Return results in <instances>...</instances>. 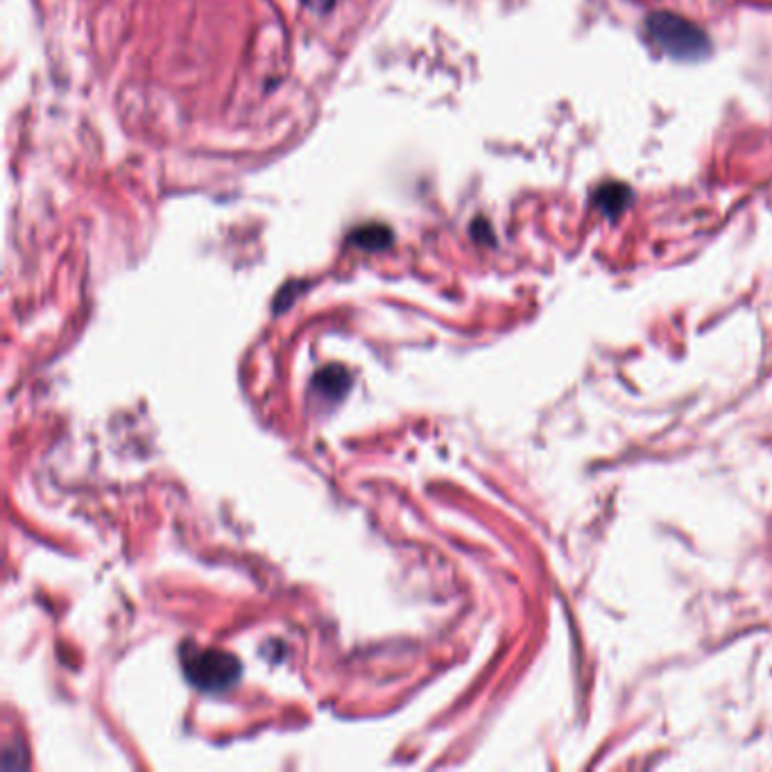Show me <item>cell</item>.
Returning <instances> with one entry per match:
<instances>
[{
    "label": "cell",
    "instance_id": "6da1fadb",
    "mask_svg": "<svg viewBox=\"0 0 772 772\" xmlns=\"http://www.w3.org/2000/svg\"><path fill=\"white\" fill-rule=\"evenodd\" d=\"M648 39L666 55L680 61H697L712 53L705 32L684 16L671 12H655L646 19Z\"/></svg>",
    "mask_w": 772,
    "mask_h": 772
},
{
    "label": "cell",
    "instance_id": "7a4b0ae2",
    "mask_svg": "<svg viewBox=\"0 0 772 772\" xmlns=\"http://www.w3.org/2000/svg\"><path fill=\"white\" fill-rule=\"evenodd\" d=\"M186 678L202 691H223L240 678V661L227 650H202L186 659Z\"/></svg>",
    "mask_w": 772,
    "mask_h": 772
},
{
    "label": "cell",
    "instance_id": "3957f363",
    "mask_svg": "<svg viewBox=\"0 0 772 772\" xmlns=\"http://www.w3.org/2000/svg\"><path fill=\"white\" fill-rule=\"evenodd\" d=\"M351 242H356L363 250H383L393 242V231L383 225H367L351 234Z\"/></svg>",
    "mask_w": 772,
    "mask_h": 772
},
{
    "label": "cell",
    "instance_id": "277c9868",
    "mask_svg": "<svg viewBox=\"0 0 772 772\" xmlns=\"http://www.w3.org/2000/svg\"><path fill=\"white\" fill-rule=\"evenodd\" d=\"M315 385H318V388L329 397H342L349 388V374L347 370L331 365L318 372V376H315Z\"/></svg>",
    "mask_w": 772,
    "mask_h": 772
},
{
    "label": "cell",
    "instance_id": "5b68a950",
    "mask_svg": "<svg viewBox=\"0 0 772 772\" xmlns=\"http://www.w3.org/2000/svg\"><path fill=\"white\" fill-rule=\"evenodd\" d=\"M625 197H627V189H623V186H605V189H601V193L599 195H595V202H599L605 211H610V214H612V211H621L625 204Z\"/></svg>",
    "mask_w": 772,
    "mask_h": 772
},
{
    "label": "cell",
    "instance_id": "8992f818",
    "mask_svg": "<svg viewBox=\"0 0 772 772\" xmlns=\"http://www.w3.org/2000/svg\"><path fill=\"white\" fill-rule=\"evenodd\" d=\"M304 3H306V8H310V10H315V12L325 14V12H329V10L333 8L336 0H304Z\"/></svg>",
    "mask_w": 772,
    "mask_h": 772
}]
</instances>
